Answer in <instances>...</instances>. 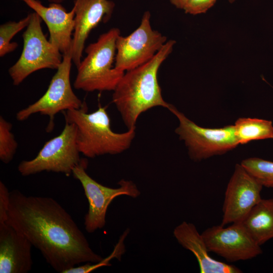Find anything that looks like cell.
Masks as SVG:
<instances>
[{"label":"cell","instance_id":"27","mask_svg":"<svg viewBox=\"0 0 273 273\" xmlns=\"http://www.w3.org/2000/svg\"><path fill=\"white\" fill-rule=\"evenodd\" d=\"M272 271H273V269H272Z\"/></svg>","mask_w":273,"mask_h":273},{"label":"cell","instance_id":"6","mask_svg":"<svg viewBox=\"0 0 273 273\" xmlns=\"http://www.w3.org/2000/svg\"><path fill=\"white\" fill-rule=\"evenodd\" d=\"M168 110L178 120L175 132L184 141L192 160L200 161L222 155L239 145L234 125L220 128L203 127L189 119L173 105L170 104Z\"/></svg>","mask_w":273,"mask_h":273},{"label":"cell","instance_id":"26","mask_svg":"<svg viewBox=\"0 0 273 273\" xmlns=\"http://www.w3.org/2000/svg\"><path fill=\"white\" fill-rule=\"evenodd\" d=\"M229 1V2L232 3L233 2H234L235 1V0H228Z\"/></svg>","mask_w":273,"mask_h":273},{"label":"cell","instance_id":"16","mask_svg":"<svg viewBox=\"0 0 273 273\" xmlns=\"http://www.w3.org/2000/svg\"><path fill=\"white\" fill-rule=\"evenodd\" d=\"M173 235L184 248L191 251L196 256L201 273H241L237 266L215 260L209 252L205 241L196 226L192 223L184 221L175 227Z\"/></svg>","mask_w":273,"mask_h":273},{"label":"cell","instance_id":"14","mask_svg":"<svg viewBox=\"0 0 273 273\" xmlns=\"http://www.w3.org/2000/svg\"><path fill=\"white\" fill-rule=\"evenodd\" d=\"M37 13L47 25L49 41L63 55L71 53L74 27V9L67 12L61 4L43 5L38 0H20Z\"/></svg>","mask_w":273,"mask_h":273},{"label":"cell","instance_id":"23","mask_svg":"<svg viewBox=\"0 0 273 273\" xmlns=\"http://www.w3.org/2000/svg\"><path fill=\"white\" fill-rule=\"evenodd\" d=\"M217 0H170L176 8L183 10L186 14L198 15L205 13Z\"/></svg>","mask_w":273,"mask_h":273},{"label":"cell","instance_id":"12","mask_svg":"<svg viewBox=\"0 0 273 273\" xmlns=\"http://www.w3.org/2000/svg\"><path fill=\"white\" fill-rule=\"evenodd\" d=\"M262 188L241 164H236L225 191L221 225L243 222L262 199Z\"/></svg>","mask_w":273,"mask_h":273},{"label":"cell","instance_id":"8","mask_svg":"<svg viewBox=\"0 0 273 273\" xmlns=\"http://www.w3.org/2000/svg\"><path fill=\"white\" fill-rule=\"evenodd\" d=\"M71 53L63 55L61 63L53 76L46 93L37 101L16 114L18 121H24L31 115L40 113L50 118L48 129L53 128L54 116L60 112L80 109L86 104L74 93L70 83L72 66Z\"/></svg>","mask_w":273,"mask_h":273},{"label":"cell","instance_id":"22","mask_svg":"<svg viewBox=\"0 0 273 273\" xmlns=\"http://www.w3.org/2000/svg\"><path fill=\"white\" fill-rule=\"evenodd\" d=\"M128 232V230H126L121 236L120 239L116 245L114 251L108 257L97 263L86 262L81 265L74 266L66 270L64 273H88L100 267L111 265L109 261L113 258L116 257L120 260L121 256L125 250L123 241Z\"/></svg>","mask_w":273,"mask_h":273},{"label":"cell","instance_id":"3","mask_svg":"<svg viewBox=\"0 0 273 273\" xmlns=\"http://www.w3.org/2000/svg\"><path fill=\"white\" fill-rule=\"evenodd\" d=\"M63 112L65 122L76 125L78 149L88 158L120 154L129 149L135 135V128L122 133L113 131L106 109L101 105L92 113L87 112L86 104L80 109Z\"/></svg>","mask_w":273,"mask_h":273},{"label":"cell","instance_id":"13","mask_svg":"<svg viewBox=\"0 0 273 273\" xmlns=\"http://www.w3.org/2000/svg\"><path fill=\"white\" fill-rule=\"evenodd\" d=\"M74 27L71 55L76 68L81 61L84 45L90 32L111 18L115 3L110 0H74Z\"/></svg>","mask_w":273,"mask_h":273},{"label":"cell","instance_id":"15","mask_svg":"<svg viewBox=\"0 0 273 273\" xmlns=\"http://www.w3.org/2000/svg\"><path fill=\"white\" fill-rule=\"evenodd\" d=\"M32 246L29 240L11 225L7 222L0 223V272L30 271Z\"/></svg>","mask_w":273,"mask_h":273},{"label":"cell","instance_id":"21","mask_svg":"<svg viewBox=\"0 0 273 273\" xmlns=\"http://www.w3.org/2000/svg\"><path fill=\"white\" fill-rule=\"evenodd\" d=\"M12 125L2 116L0 117V159L9 163L13 159L18 147L12 132Z\"/></svg>","mask_w":273,"mask_h":273},{"label":"cell","instance_id":"9","mask_svg":"<svg viewBox=\"0 0 273 273\" xmlns=\"http://www.w3.org/2000/svg\"><path fill=\"white\" fill-rule=\"evenodd\" d=\"M87 165V160L82 159L74 168L72 174L81 183L89 204L84 217L85 229L87 232L93 233L105 226L108 207L116 197L126 195L134 198L141 193L136 185L130 180L121 179L118 183L120 186L117 188L99 184L86 172Z\"/></svg>","mask_w":273,"mask_h":273},{"label":"cell","instance_id":"19","mask_svg":"<svg viewBox=\"0 0 273 273\" xmlns=\"http://www.w3.org/2000/svg\"><path fill=\"white\" fill-rule=\"evenodd\" d=\"M240 164L263 187L273 188V161L250 157Z\"/></svg>","mask_w":273,"mask_h":273},{"label":"cell","instance_id":"18","mask_svg":"<svg viewBox=\"0 0 273 273\" xmlns=\"http://www.w3.org/2000/svg\"><path fill=\"white\" fill-rule=\"evenodd\" d=\"M239 145L255 140L273 139L271 121L256 118H238L234 124Z\"/></svg>","mask_w":273,"mask_h":273},{"label":"cell","instance_id":"17","mask_svg":"<svg viewBox=\"0 0 273 273\" xmlns=\"http://www.w3.org/2000/svg\"><path fill=\"white\" fill-rule=\"evenodd\" d=\"M241 223L260 246L272 239L273 198H262Z\"/></svg>","mask_w":273,"mask_h":273},{"label":"cell","instance_id":"20","mask_svg":"<svg viewBox=\"0 0 273 273\" xmlns=\"http://www.w3.org/2000/svg\"><path fill=\"white\" fill-rule=\"evenodd\" d=\"M30 14L18 21H9L0 26V57H3L14 51L18 47L16 42H12L13 37L28 25Z\"/></svg>","mask_w":273,"mask_h":273},{"label":"cell","instance_id":"25","mask_svg":"<svg viewBox=\"0 0 273 273\" xmlns=\"http://www.w3.org/2000/svg\"><path fill=\"white\" fill-rule=\"evenodd\" d=\"M65 0H48L51 3H59L61 4V3L64 2Z\"/></svg>","mask_w":273,"mask_h":273},{"label":"cell","instance_id":"2","mask_svg":"<svg viewBox=\"0 0 273 273\" xmlns=\"http://www.w3.org/2000/svg\"><path fill=\"white\" fill-rule=\"evenodd\" d=\"M176 41L170 39L146 63L124 72L113 91L112 102L128 129L135 128L139 116L156 107L168 109L158 79L159 69L172 53Z\"/></svg>","mask_w":273,"mask_h":273},{"label":"cell","instance_id":"1","mask_svg":"<svg viewBox=\"0 0 273 273\" xmlns=\"http://www.w3.org/2000/svg\"><path fill=\"white\" fill-rule=\"evenodd\" d=\"M6 222L25 236L59 272L103 259L91 249L71 215L52 198L11 191Z\"/></svg>","mask_w":273,"mask_h":273},{"label":"cell","instance_id":"4","mask_svg":"<svg viewBox=\"0 0 273 273\" xmlns=\"http://www.w3.org/2000/svg\"><path fill=\"white\" fill-rule=\"evenodd\" d=\"M120 35V29L113 27L87 46L84 50L86 56L77 68L75 88L86 92L114 90L124 74L114 63L116 40Z\"/></svg>","mask_w":273,"mask_h":273},{"label":"cell","instance_id":"11","mask_svg":"<svg viewBox=\"0 0 273 273\" xmlns=\"http://www.w3.org/2000/svg\"><path fill=\"white\" fill-rule=\"evenodd\" d=\"M201 235L209 251L228 262L251 259L262 253L260 246L242 223H232L227 227L212 226Z\"/></svg>","mask_w":273,"mask_h":273},{"label":"cell","instance_id":"10","mask_svg":"<svg viewBox=\"0 0 273 273\" xmlns=\"http://www.w3.org/2000/svg\"><path fill=\"white\" fill-rule=\"evenodd\" d=\"M151 14L146 11L138 27L126 36L117 39L115 67L126 72L141 66L150 60L167 42V37L153 29Z\"/></svg>","mask_w":273,"mask_h":273},{"label":"cell","instance_id":"24","mask_svg":"<svg viewBox=\"0 0 273 273\" xmlns=\"http://www.w3.org/2000/svg\"><path fill=\"white\" fill-rule=\"evenodd\" d=\"M10 192L2 182L0 181V223L5 222L8 218L10 204Z\"/></svg>","mask_w":273,"mask_h":273},{"label":"cell","instance_id":"7","mask_svg":"<svg viewBox=\"0 0 273 273\" xmlns=\"http://www.w3.org/2000/svg\"><path fill=\"white\" fill-rule=\"evenodd\" d=\"M76 132L74 123L66 122L62 132L46 142L35 158L19 163L18 171L23 176L44 171L66 175L72 174L74 168L82 159L76 143Z\"/></svg>","mask_w":273,"mask_h":273},{"label":"cell","instance_id":"5","mask_svg":"<svg viewBox=\"0 0 273 273\" xmlns=\"http://www.w3.org/2000/svg\"><path fill=\"white\" fill-rule=\"evenodd\" d=\"M22 35L23 47L21 55L9 69L14 85H18L28 76L43 69H57L63 55L48 40L41 26V19L35 12Z\"/></svg>","mask_w":273,"mask_h":273}]
</instances>
